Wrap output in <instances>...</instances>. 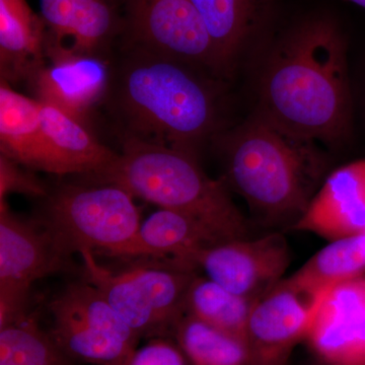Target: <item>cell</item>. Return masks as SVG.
<instances>
[{
	"instance_id": "obj_1",
	"label": "cell",
	"mask_w": 365,
	"mask_h": 365,
	"mask_svg": "<svg viewBox=\"0 0 365 365\" xmlns=\"http://www.w3.org/2000/svg\"><path fill=\"white\" fill-rule=\"evenodd\" d=\"M346 51L344 36L331 19L292 26L263 60L256 111L316 143H342L351 122Z\"/></svg>"
},
{
	"instance_id": "obj_2",
	"label": "cell",
	"mask_w": 365,
	"mask_h": 365,
	"mask_svg": "<svg viewBox=\"0 0 365 365\" xmlns=\"http://www.w3.org/2000/svg\"><path fill=\"white\" fill-rule=\"evenodd\" d=\"M113 81V102L127 137L189 151L218 129L217 91L208 72L127 47Z\"/></svg>"
},
{
	"instance_id": "obj_3",
	"label": "cell",
	"mask_w": 365,
	"mask_h": 365,
	"mask_svg": "<svg viewBox=\"0 0 365 365\" xmlns=\"http://www.w3.org/2000/svg\"><path fill=\"white\" fill-rule=\"evenodd\" d=\"M317 143L255 111L220 141L228 184L263 220L295 225L328 168Z\"/></svg>"
},
{
	"instance_id": "obj_4",
	"label": "cell",
	"mask_w": 365,
	"mask_h": 365,
	"mask_svg": "<svg viewBox=\"0 0 365 365\" xmlns=\"http://www.w3.org/2000/svg\"><path fill=\"white\" fill-rule=\"evenodd\" d=\"M88 176L97 184L115 185L160 208L188 215L222 242L249 237L248 222L227 187L209 178L189 151L127 137L114 162Z\"/></svg>"
},
{
	"instance_id": "obj_5",
	"label": "cell",
	"mask_w": 365,
	"mask_h": 365,
	"mask_svg": "<svg viewBox=\"0 0 365 365\" xmlns=\"http://www.w3.org/2000/svg\"><path fill=\"white\" fill-rule=\"evenodd\" d=\"M133 196L111 184L66 185L48 201L46 230L69 257L83 251L112 256L133 239L140 227Z\"/></svg>"
},
{
	"instance_id": "obj_6",
	"label": "cell",
	"mask_w": 365,
	"mask_h": 365,
	"mask_svg": "<svg viewBox=\"0 0 365 365\" xmlns=\"http://www.w3.org/2000/svg\"><path fill=\"white\" fill-rule=\"evenodd\" d=\"M50 336L69 359L124 365L140 338L91 283H74L50 304Z\"/></svg>"
},
{
	"instance_id": "obj_7",
	"label": "cell",
	"mask_w": 365,
	"mask_h": 365,
	"mask_svg": "<svg viewBox=\"0 0 365 365\" xmlns=\"http://www.w3.org/2000/svg\"><path fill=\"white\" fill-rule=\"evenodd\" d=\"M128 47L179 60L220 76L215 44L190 0H126Z\"/></svg>"
},
{
	"instance_id": "obj_8",
	"label": "cell",
	"mask_w": 365,
	"mask_h": 365,
	"mask_svg": "<svg viewBox=\"0 0 365 365\" xmlns=\"http://www.w3.org/2000/svg\"><path fill=\"white\" fill-rule=\"evenodd\" d=\"M289 263V246L278 232L217 242L197 250L189 259L190 265L203 270L209 279L251 299L282 281Z\"/></svg>"
},
{
	"instance_id": "obj_9",
	"label": "cell",
	"mask_w": 365,
	"mask_h": 365,
	"mask_svg": "<svg viewBox=\"0 0 365 365\" xmlns=\"http://www.w3.org/2000/svg\"><path fill=\"white\" fill-rule=\"evenodd\" d=\"M306 340L325 364L365 365L364 275L319 294Z\"/></svg>"
},
{
	"instance_id": "obj_10",
	"label": "cell",
	"mask_w": 365,
	"mask_h": 365,
	"mask_svg": "<svg viewBox=\"0 0 365 365\" xmlns=\"http://www.w3.org/2000/svg\"><path fill=\"white\" fill-rule=\"evenodd\" d=\"M319 297L283 279L255 300L247 342L257 365H285L297 343L306 340Z\"/></svg>"
},
{
	"instance_id": "obj_11",
	"label": "cell",
	"mask_w": 365,
	"mask_h": 365,
	"mask_svg": "<svg viewBox=\"0 0 365 365\" xmlns=\"http://www.w3.org/2000/svg\"><path fill=\"white\" fill-rule=\"evenodd\" d=\"M46 228L34 227L0 201V292L29 294L34 281L68 267Z\"/></svg>"
},
{
	"instance_id": "obj_12",
	"label": "cell",
	"mask_w": 365,
	"mask_h": 365,
	"mask_svg": "<svg viewBox=\"0 0 365 365\" xmlns=\"http://www.w3.org/2000/svg\"><path fill=\"white\" fill-rule=\"evenodd\" d=\"M335 241L365 232V158L329 175L294 225Z\"/></svg>"
},
{
	"instance_id": "obj_13",
	"label": "cell",
	"mask_w": 365,
	"mask_h": 365,
	"mask_svg": "<svg viewBox=\"0 0 365 365\" xmlns=\"http://www.w3.org/2000/svg\"><path fill=\"white\" fill-rule=\"evenodd\" d=\"M39 102L83 123L86 114L109 88L110 71L101 56L59 55L32 76Z\"/></svg>"
},
{
	"instance_id": "obj_14",
	"label": "cell",
	"mask_w": 365,
	"mask_h": 365,
	"mask_svg": "<svg viewBox=\"0 0 365 365\" xmlns=\"http://www.w3.org/2000/svg\"><path fill=\"white\" fill-rule=\"evenodd\" d=\"M41 18L50 31L47 51L100 56L116 30L114 14L103 0H39Z\"/></svg>"
},
{
	"instance_id": "obj_15",
	"label": "cell",
	"mask_w": 365,
	"mask_h": 365,
	"mask_svg": "<svg viewBox=\"0 0 365 365\" xmlns=\"http://www.w3.org/2000/svg\"><path fill=\"white\" fill-rule=\"evenodd\" d=\"M40 120L51 174H96L117 158L85 124L53 106L41 103Z\"/></svg>"
},
{
	"instance_id": "obj_16",
	"label": "cell",
	"mask_w": 365,
	"mask_h": 365,
	"mask_svg": "<svg viewBox=\"0 0 365 365\" xmlns=\"http://www.w3.org/2000/svg\"><path fill=\"white\" fill-rule=\"evenodd\" d=\"M215 44L222 78H230L267 14L269 0H190Z\"/></svg>"
},
{
	"instance_id": "obj_17",
	"label": "cell",
	"mask_w": 365,
	"mask_h": 365,
	"mask_svg": "<svg viewBox=\"0 0 365 365\" xmlns=\"http://www.w3.org/2000/svg\"><path fill=\"white\" fill-rule=\"evenodd\" d=\"M220 242L202 223L177 211L160 208L144 220L133 239L112 256L174 259L189 264L190 257L197 250Z\"/></svg>"
},
{
	"instance_id": "obj_18",
	"label": "cell",
	"mask_w": 365,
	"mask_h": 365,
	"mask_svg": "<svg viewBox=\"0 0 365 365\" xmlns=\"http://www.w3.org/2000/svg\"><path fill=\"white\" fill-rule=\"evenodd\" d=\"M45 25L26 0H0L2 81L29 78L44 66Z\"/></svg>"
},
{
	"instance_id": "obj_19",
	"label": "cell",
	"mask_w": 365,
	"mask_h": 365,
	"mask_svg": "<svg viewBox=\"0 0 365 365\" xmlns=\"http://www.w3.org/2000/svg\"><path fill=\"white\" fill-rule=\"evenodd\" d=\"M41 103L11 90L7 81L0 86V144L1 153L20 165L49 173L47 150L41 128Z\"/></svg>"
},
{
	"instance_id": "obj_20",
	"label": "cell",
	"mask_w": 365,
	"mask_h": 365,
	"mask_svg": "<svg viewBox=\"0 0 365 365\" xmlns=\"http://www.w3.org/2000/svg\"><path fill=\"white\" fill-rule=\"evenodd\" d=\"M81 255L85 264L86 282L97 288L139 338L168 331L126 271L114 273L103 267L96 260L93 252L83 251Z\"/></svg>"
},
{
	"instance_id": "obj_21",
	"label": "cell",
	"mask_w": 365,
	"mask_h": 365,
	"mask_svg": "<svg viewBox=\"0 0 365 365\" xmlns=\"http://www.w3.org/2000/svg\"><path fill=\"white\" fill-rule=\"evenodd\" d=\"M364 273L365 232L331 242L287 279L302 292L318 297L336 283Z\"/></svg>"
},
{
	"instance_id": "obj_22",
	"label": "cell",
	"mask_w": 365,
	"mask_h": 365,
	"mask_svg": "<svg viewBox=\"0 0 365 365\" xmlns=\"http://www.w3.org/2000/svg\"><path fill=\"white\" fill-rule=\"evenodd\" d=\"M173 332L191 365H257L247 341L189 314L178 322Z\"/></svg>"
},
{
	"instance_id": "obj_23",
	"label": "cell",
	"mask_w": 365,
	"mask_h": 365,
	"mask_svg": "<svg viewBox=\"0 0 365 365\" xmlns=\"http://www.w3.org/2000/svg\"><path fill=\"white\" fill-rule=\"evenodd\" d=\"M255 300L232 294L215 281L196 275L187 294L186 314L247 341Z\"/></svg>"
},
{
	"instance_id": "obj_24",
	"label": "cell",
	"mask_w": 365,
	"mask_h": 365,
	"mask_svg": "<svg viewBox=\"0 0 365 365\" xmlns=\"http://www.w3.org/2000/svg\"><path fill=\"white\" fill-rule=\"evenodd\" d=\"M71 361L28 314L0 329V365H71Z\"/></svg>"
},
{
	"instance_id": "obj_25",
	"label": "cell",
	"mask_w": 365,
	"mask_h": 365,
	"mask_svg": "<svg viewBox=\"0 0 365 365\" xmlns=\"http://www.w3.org/2000/svg\"><path fill=\"white\" fill-rule=\"evenodd\" d=\"M9 192H19L26 195L44 197L47 189L31 173L21 169L20 163L6 155H0V201H4Z\"/></svg>"
},
{
	"instance_id": "obj_26",
	"label": "cell",
	"mask_w": 365,
	"mask_h": 365,
	"mask_svg": "<svg viewBox=\"0 0 365 365\" xmlns=\"http://www.w3.org/2000/svg\"><path fill=\"white\" fill-rule=\"evenodd\" d=\"M179 345L155 339L136 349L124 365H189Z\"/></svg>"
},
{
	"instance_id": "obj_27",
	"label": "cell",
	"mask_w": 365,
	"mask_h": 365,
	"mask_svg": "<svg viewBox=\"0 0 365 365\" xmlns=\"http://www.w3.org/2000/svg\"><path fill=\"white\" fill-rule=\"evenodd\" d=\"M347 1L352 2V4H356L360 7L365 9V0H347Z\"/></svg>"
},
{
	"instance_id": "obj_28",
	"label": "cell",
	"mask_w": 365,
	"mask_h": 365,
	"mask_svg": "<svg viewBox=\"0 0 365 365\" xmlns=\"http://www.w3.org/2000/svg\"><path fill=\"white\" fill-rule=\"evenodd\" d=\"M318 365H331V364H325V362L321 361V362H319V364H318Z\"/></svg>"
}]
</instances>
